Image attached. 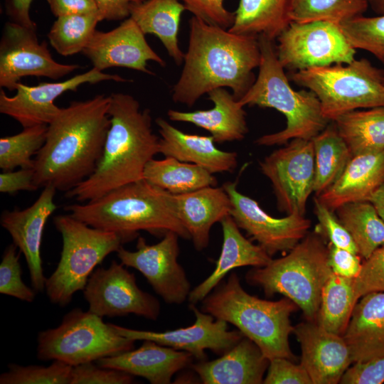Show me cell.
<instances>
[{"label":"cell","instance_id":"1","mask_svg":"<svg viewBox=\"0 0 384 384\" xmlns=\"http://www.w3.org/2000/svg\"><path fill=\"white\" fill-rule=\"evenodd\" d=\"M261 58L258 36L238 34L193 16L183 67L172 89L174 102L192 107L213 90L229 87L238 100L256 78Z\"/></svg>","mask_w":384,"mask_h":384},{"label":"cell","instance_id":"2","mask_svg":"<svg viewBox=\"0 0 384 384\" xmlns=\"http://www.w3.org/2000/svg\"><path fill=\"white\" fill-rule=\"evenodd\" d=\"M110 97L97 95L73 101L48 125L46 142L34 159V183L68 191L87 178L102 157L110 126Z\"/></svg>","mask_w":384,"mask_h":384},{"label":"cell","instance_id":"3","mask_svg":"<svg viewBox=\"0 0 384 384\" xmlns=\"http://www.w3.org/2000/svg\"><path fill=\"white\" fill-rule=\"evenodd\" d=\"M110 97V126L102 157L92 175L65 193L68 198L90 201L142 180L146 164L159 154L151 111L142 110L129 94L112 93Z\"/></svg>","mask_w":384,"mask_h":384},{"label":"cell","instance_id":"4","mask_svg":"<svg viewBox=\"0 0 384 384\" xmlns=\"http://www.w3.org/2000/svg\"><path fill=\"white\" fill-rule=\"evenodd\" d=\"M169 195L143 178L65 210L93 228L119 234L127 242L138 238L140 230L157 237L174 231L189 240V233L169 204Z\"/></svg>","mask_w":384,"mask_h":384},{"label":"cell","instance_id":"5","mask_svg":"<svg viewBox=\"0 0 384 384\" xmlns=\"http://www.w3.org/2000/svg\"><path fill=\"white\" fill-rule=\"evenodd\" d=\"M201 302V311L234 325L270 361L279 357L296 360L289 336L294 329L290 316L299 307L289 298L268 301L251 295L233 272Z\"/></svg>","mask_w":384,"mask_h":384},{"label":"cell","instance_id":"6","mask_svg":"<svg viewBox=\"0 0 384 384\" xmlns=\"http://www.w3.org/2000/svg\"><path fill=\"white\" fill-rule=\"evenodd\" d=\"M261 58L255 82L239 100L245 107L273 108L287 119L284 129L259 137L256 144L270 146L282 145L294 139H312L331 122L323 114L320 102L310 90H294L279 63L274 41L258 36Z\"/></svg>","mask_w":384,"mask_h":384},{"label":"cell","instance_id":"7","mask_svg":"<svg viewBox=\"0 0 384 384\" xmlns=\"http://www.w3.org/2000/svg\"><path fill=\"white\" fill-rule=\"evenodd\" d=\"M329 246L318 232L308 233L285 256L272 260L246 274V281L260 287L267 297L281 294L316 321L322 289L332 274Z\"/></svg>","mask_w":384,"mask_h":384},{"label":"cell","instance_id":"8","mask_svg":"<svg viewBox=\"0 0 384 384\" xmlns=\"http://www.w3.org/2000/svg\"><path fill=\"white\" fill-rule=\"evenodd\" d=\"M53 224L62 236L63 248L45 290L51 303L63 307L84 290L95 268L127 242L117 233L93 228L70 214L55 216Z\"/></svg>","mask_w":384,"mask_h":384},{"label":"cell","instance_id":"9","mask_svg":"<svg viewBox=\"0 0 384 384\" xmlns=\"http://www.w3.org/2000/svg\"><path fill=\"white\" fill-rule=\"evenodd\" d=\"M288 77L315 94L329 121L351 111L384 107V70L366 58L290 72Z\"/></svg>","mask_w":384,"mask_h":384},{"label":"cell","instance_id":"10","mask_svg":"<svg viewBox=\"0 0 384 384\" xmlns=\"http://www.w3.org/2000/svg\"><path fill=\"white\" fill-rule=\"evenodd\" d=\"M134 342L120 335L102 317L75 308L57 327L38 334L36 356L40 361H60L73 367L130 351Z\"/></svg>","mask_w":384,"mask_h":384},{"label":"cell","instance_id":"11","mask_svg":"<svg viewBox=\"0 0 384 384\" xmlns=\"http://www.w3.org/2000/svg\"><path fill=\"white\" fill-rule=\"evenodd\" d=\"M277 40V58L290 72L347 64L356 59V50L340 25L330 21H292Z\"/></svg>","mask_w":384,"mask_h":384},{"label":"cell","instance_id":"12","mask_svg":"<svg viewBox=\"0 0 384 384\" xmlns=\"http://www.w3.org/2000/svg\"><path fill=\"white\" fill-rule=\"evenodd\" d=\"M270 181L278 210L287 215H304L307 201L314 192L315 175L312 139H294L259 163Z\"/></svg>","mask_w":384,"mask_h":384},{"label":"cell","instance_id":"13","mask_svg":"<svg viewBox=\"0 0 384 384\" xmlns=\"http://www.w3.org/2000/svg\"><path fill=\"white\" fill-rule=\"evenodd\" d=\"M83 295L88 310L102 318L135 314L154 321L160 314L158 299L141 289L135 275L115 260L92 272Z\"/></svg>","mask_w":384,"mask_h":384},{"label":"cell","instance_id":"14","mask_svg":"<svg viewBox=\"0 0 384 384\" xmlns=\"http://www.w3.org/2000/svg\"><path fill=\"white\" fill-rule=\"evenodd\" d=\"M178 235L167 232L157 243L149 245L139 236L136 250L122 246L116 252L125 267L140 272L154 292L170 304H181L189 296L191 284L186 272L178 262Z\"/></svg>","mask_w":384,"mask_h":384},{"label":"cell","instance_id":"15","mask_svg":"<svg viewBox=\"0 0 384 384\" xmlns=\"http://www.w3.org/2000/svg\"><path fill=\"white\" fill-rule=\"evenodd\" d=\"M77 64L55 61L46 42L38 40L36 28L16 22L5 24L0 43V86L16 90L25 77H46L57 80L80 68Z\"/></svg>","mask_w":384,"mask_h":384},{"label":"cell","instance_id":"16","mask_svg":"<svg viewBox=\"0 0 384 384\" xmlns=\"http://www.w3.org/2000/svg\"><path fill=\"white\" fill-rule=\"evenodd\" d=\"M223 187L231 201L230 215L271 257L291 250L308 234L311 220L304 215L272 217L255 200L241 193L235 182H227Z\"/></svg>","mask_w":384,"mask_h":384},{"label":"cell","instance_id":"17","mask_svg":"<svg viewBox=\"0 0 384 384\" xmlns=\"http://www.w3.org/2000/svg\"><path fill=\"white\" fill-rule=\"evenodd\" d=\"M106 80L127 82L118 75L105 73L95 68L63 82H43L36 86L19 82L14 96H8L1 89L0 112L14 119L23 128L36 124L48 125L61 110L54 102L58 97L67 91H76L81 85Z\"/></svg>","mask_w":384,"mask_h":384},{"label":"cell","instance_id":"18","mask_svg":"<svg viewBox=\"0 0 384 384\" xmlns=\"http://www.w3.org/2000/svg\"><path fill=\"white\" fill-rule=\"evenodd\" d=\"M196 320L191 326L166 331L132 329L114 324L117 331L132 341H153L161 345L190 353L198 361L206 360V350L222 355L244 336L237 331H229L228 323L189 304Z\"/></svg>","mask_w":384,"mask_h":384},{"label":"cell","instance_id":"19","mask_svg":"<svg viewBox=\"0 0 384 384\" xmlns=\"http://www.w3.org/2000/svg\"><path fill=\"white\" fill-rule=\"evenodd\" d=\"M100 71L113 67H122L152 75L147 68L148 61L160 66L165 61L149 45L145 34L131 17L109 31L96 30L82 52Z\"/></svg>","mask_w":384,"mask_h":384},{"label":"cell","instance_id":"20","mask_svg":"<svg viewBox=\"0 0 384 384\" xmlns=\"http://www.w3.org/2000/svg\"><path fill=\"white\" fill-rule=\"evenodd\" d=\"M55 191L54 186H46L31 206L23 210H4L0 218L1 225L26 259L31 283L36 292H43L46 288L41 246L45 225L57 208L54 202Z\"/></svg>","mask_w":384,"mask_h":384},{"label":"cell","instance_id":"21","mask_svg":"<svg viewBox=\"0 0 384 384\" xmlns=\"http://www.w3.org/2000/svg\"><path fill=\"white\" fill-rule=\"evenodd\" d=\"M300 343L301 364L313 384H336L353 363L343 336L331 333L315 321L307 320L294 326Z\"/></svg>","mask_w":384,"mask_h":384},{"label":"cell","instance_id":"22","mask_svg":"<svg viewBox=\"0 0 384 384\" xmlns=\"http://www.w3.org/2000/svg\"><path fill=\"white\" fill-rule=\"evenodd\" d=\"M169 201L198 251L208 247L212 226L229 215L232 207L223 186H208L178 195L169 193Z\"/></svg>","mask_w":384,"mask_h":384},{"label":"cell","instance_id":"23","mask_svg":"<svg viewBox=\"0 0 384 384\" xmlns=\"http://www.w3.org/2000/svg\"><path fill=\"white\" fill-rule=\"evenodd\" d=\"M141 346L96 361L102 367L126 372L146 379L151 384H168L173 375L191 364L188 352L144 340Z\"/></svg>","mask_w":384,"mask_h":384},{"label":"cell","instance_id":"24","mask_svg":"<svg viewBox=\"0 0 384 384\" xmlns=\"http://www.w3.org/2000/svg\"><path fill=\"white\" fill-rule=\"evenodd\" d=\"M160 134L159 154L203 167L211 174L232 172L238 164V154L225 151L215 145L213 137L184 133L166 119L155 120Z\"/></svg>","mask_w":384,"mask_h":384},{"label":"cell","instance_id":"25","mask_svg":"<svg viewBox=\"0 0 384 384\" xmlns=\"http://www.w3.org/2000/svg\"><path fill=\"white\" fill-rule=\"evenodd\" d=\"M269 363L260 348L243 336L220 358L199 361L192 368L204 384H260Z\"/></svg>","mask_w":384,"mask_h":384},{"label":"cell","instance_id":"26","mask_svg":"<svg viewBox=\"0 0 384 384\" xmlns=\"http://www.w3.org/2000/svg\"><path fill=\"white\" fill-rule=\"evenodd\" d=\"M208 95L213 103L211 109L193 112L169 110L168 117L206 129L217 143L243 139L248 132L244 107L224 87L213 90Z\"/></svg>","mask_w":384,"mask_h":384},{"label":"cell","instance_id":"27","mask_svg":"<svg viewBox=\"0 0 384 384\" xmlns=\"http://www.w3.org/2000/svg\"><path fill=\"white\" fill-rule=\"evenodd\" d=\"M220 223L223 236L220 257L212 273L191 291L189 304L196 305L201 302L233 269L245 266L260 267L272 260L259 245L253 244L242 235L230 215Z\"/></svg>","mask_w":384,"mask_h":384},{"label":"cell","instance_id":"28","mask_svg":"<svg viewBox=\"0 0 384 384\" xmlns=\"http://www.w3.org/2000/svg\"><path fill=\"white\" fill-rule=\"evenodd\" d=\"M384 183V150L353 156L339 178L316 196L329 209L352 202L368 201Z\"/></svg>","mask_w":384,"mask_h":384},{"label":"cell","instance_id":"29","mask_svg":"<svg viewBox=\"0 0 384 384\" xmlns=\"http://www.w3.org/2000/svg\"><path fill=\"white\" fill-rule=\"evenodd\" d=\"M343 337L353 363L384 356V292L359 299Z\"/></svg>","mask_w":384,"mask_h":384},{"label":"cell","instance_id":"30","mask_svg":"<svg viewBox=\"0 0 384 384\" xmlns=\"http://www.w3.org/2000/svg\"><path fill=\"white\" fill-rule=\"evenodd\" d=\"M181 0H146L132 7L130 17L144 34L156 36L177 65L183 63L184 53L178 46V33L183 12Z\"/></svg>","mask_w":384,"mask_h":384},{"label":"cell","instance_id":"31","mask_svg":"<svg viewBox=\"0 0 384 384\" xmlns=\"http://www.w3.org/2000/svg\"><path fill=\"white\" fill-rule=\"evenodd\" d=\"M292 0H240L228 30L243 35H264L275 41L289 26Z\"/></svg>","mask_w":384,"mask_h":384},{"label":"cell","instance_id":"32","mask_svg":"<svg viewBox=\"0 0 384 384\" xmlns=\"http://www.w3.org/2000/svg\"><path fill=\"white\" fill-rule=\"evenodd\" d=\"M144 178L171 194L189 193L204 187L216 186L213 174L198 165L173 157L151 159L144 171Z\"/></svg>","mask_w":384,"mask_h":384},{"label":"cell","instance_id":"33","mask_svg":"<svg viewBox=\"0 0 384 384\" xmlns=\"http://www.w3.org/2000/svg\"><path fill=\"white\" fill-rule=\"evenodd\" d=\"M333 122L352 156L384 150V107L351 111Z\"/></svg>","mask_w":384,"mask_h":384},{"label":"cell","instance_id":"34","mask_svg":"<svg viewBox=\"0 0 384 384\" xmlns=\"http://www.w3.org/2000/svg\"><path fill=\"white\" fill-rule=\"evenodd\" d=\"M312 142L315 164L314 192L318 196L339 178L353 156L333 121Z\"/></svg>","mask_w":384,"mask_h":384},{"label":"cell","instance_id":"35","mask_svg":"<svg viewBox=\"0 0 384 384\" xmlns=\"http://www.w3.org/2000/svg\"><path fill=\"white\" fill-rule=\"evenodd\" d=\"M334 212L351 235L358 254L364 260L384 246V220L370 201L348 203Z\"/></svg>","mask_w":384,"mask_h":384},{"label":"cell","instance_id":"36","mask_svg":"<svg viewBox=\"0 0 384 384\" xmlns=\"http://www.w3.org/2000/svg\"><path fill=\"white\" fill-rule=\"evenodd\" d=\"M358 301L353 279L332 273L322 289L315 321L326 331L343 336Z\"/></svg>","mask_w":384,"mask_h":384},{"label":"cell","instance_id":"37","mask_svg":"<svg viewBox=\"0 0 384 384\" xmlns=\"http://www.w3.org/2000/svg\"><path fill=\"white\" fill-rule=\"evenodd\" d=\"M101 21L99 12L57 17L48 33L50 44L63 56L82 52Z\"/></svg>","mask_w":384,"mask_h":384},{"label":"cell","instance_id":"38","mask_svg":"<svg viewBox=\"0 0 384 384\" xmlns=\"http://www.w3.org/2000/svg\"><path fill=\"white\" fill-rule=\"evenodd\" d=\"M368 8V0H292L290 18L299 23L326 21L340 24L363 15Z\"/></svg>","mask_w":384,"mask_h":384},{"label":"cell","instance_id":"39","mask_svg":"<svg viewBox=\"0 0 384 384\" xmlns=\"http://www.w3.org/2000/svg\"><path fill=\"white\" fill-rule=\"evenodd\" d=\"M48 125L36 124L23 128L14 135L0 139V168L4 171L17 167L33 168V156L43 146L47 136Z\"/></svg>","mask_w":384,"mask_h":384},{"label":"cell","instance_id":"40","mask_svg":"<svg viewBox=\"0 0 384 384\" xmlns=\"http://www.w3.org/2000/svg\"><path fill=\"white\" fill-rule=\"evenodd\" d=\"M339 25L355 49L369 52L384 65V14L362 15Z\"/></svg>","mask_w":384,"mask_h":384},{"label":"cell","instance_id":"41","mask_svg":"<svg viewBox=\"0 0 384 384\" xmlns=\"http://www.w3.org/2000/svg\"><path fill=\"white\" fill-rule=\"evenodd\" d=\"M73 366L53 361L48 366L16 363L0 375V384H70Z\"/></svg>","mask_w":384,"mask_h":384},{"label":"cell","instance_id":"42","mask_svg":"<svg viewBox=\"0 0 384 384\" xmlns=\"http://www.w3.org/2000/svg\"><path fill=\"white\" fill-rule=\"evenodd\" d=\"M14 244L4 250L0 263V293L26 302H33L36 291L22 280V269L19 262L20 253Z\"/></svg>","mask_w":384,"mask_h":384},{"label":"cell","instance_id":"43","mask_svg":"<svg viewBox=\"0 0 384 384\" xmlns=\"http://www.w3.org/2000/svg\"><path fill=\"white\" fill-rule=\"evenodd\" d=\"M353 288L358 300L368 293L384 292V246L362 262L359 274L353 279Z\"/></svg>","mask_w":384,"mask_h":384},{"label":"cell","instance_id":"44","mask_svg":"<svg viewBox=\"0 0 384 384\" xmlns=\"http://www.w3.org/2000/svg\"><path fill=\"white\" fill-rule=\"evenodd\" d=\"M314 203L315 215L329 242L336 247L358 253L351 235L335 215V212L321 202L316 196L314 198Z\"/></svg>","mask_w":384,"mask_h":384},{"label":"cell","instance_id":"45","mask_svg":"<svg viewBox=\"0 0 384 384\" xmlns=\"http://www.w3.org/2000/svg\"><path fill=\"white\" fill-rule=\"evenodd\" d=\"M133 375L88 362L73 367L70 384H130Z\"/></svg>","mask_w":384,"mask_h":384},{"label":"cell","instance_id":"46","mask_svg":"<svg viewBox=\"0 0 384 384\" xmlns=\"http://www.w3.org/2000/svg\"><path fill=\"white\" fill-rule=\"evenodd\" d=\"M186 9L209 24L225 29L232 26L235 13L227 10L224 0H181Z\"/></svg>","mask_w":384,"mask_h":384},{"label":"cell","instance_id":"47","mask_svg":"<svg viewBox=\"0 0 384 384\" xmlns=\"http://www.w3.org/2000/svg\"><path fill=\"white\" fill-rule=\"evenodd\" d=\"M265 384H313L304 367L286 358L271 359L264 378Z\"/></svg>","mask_w":384,"mask_h":384},{"label":"cell","instance_id":"48","mask_svg":"<svg viewBox=\"0 0 384 384\" xmlns=\"http://www.w3.org/2000/svg\"><path fill=\"white\" fill-rule=\"evenodd\" d=\"M384 382V356L355 362L343 374L341 384H381Z\"/></svg>","mask_w":384,"mask_h":384},{"label":"cell","instance_id":"49","mask_svg":"<svg viewBox=\"0 0 384 384\" xmlns=\"http://www.w3.org/2000/svg\"><path fill=\"white\" fill-rule=\"evenodd\" d=\"M329 264L332 272L349 279H355L362 267L361 256L346 249L329 244Z\"/></svg>","mask_w":384,"mask_h":384},{"label":"cell","instance_id":"50","mask_svg":"<svg viewBox=\"0 0 384 384\" xmlns=\"http://www.w3.org/2000/svg\"><path fill=\"white\" fill-rule=\"evenodd\" d=\"M34 174L33 168L4 171L0 174V191L12 194L19 191L37 190L38 188L34 183Z\"/></svg>","mask_w":384,"mask_h":384},{"label":"cell","instance_id":"51","mask_svg":"<svg viewBox=\"0 0 384 384\" xmlns=\"http://www.w3.org/2000/svg\"><path fill=\"white\" fill-rule=\"evenodd\" d=\"M102 21L124 20L130 17L132 6L146 0H95Z\"/></svg>","mask_w":384,"mask_h":384},{"label":"cell","instance_id":"52","mask_svg":"<svg viewBox=\"0 0 384 384\" xmlns=\"http://www.w3.org/2000/svg\"><path fill=\"white\" fill-rule=\"evenodd\" d=\"M47 1L50 11L56 17L98 12L95 0H47Z\"/></svg>","mask_w":384,"mask_h":384},{"label":"cell","instance_id":"53","mask_svg":"<svg viewBox=\"0 0 384 384\" xmlns=\"http://www.w3.org/2000/svg\"><path fill=\"white\" fill-rule=\"evenodd\" d=\"M33 0H11L9 9L14 21L29 28H36L30 17V7Z\"/></svg>","mask_w":384,"mask_h":384},{"label":"cell","instance_id":"54","mask_svg":"<svg viewBox=\"0 0 384 384\" xmlns=\"http://www.w3.org/2000/svg\"><path fill=\"white\" fill-rule=\"evenodd\" d=\"M368 201L373 205L378 215L384 220V183L373 193Z\"/></svg>","mask_w":384,"mask_h":384},{"label":"cell","instance_id":"55","mask_svg":"<svg viewBox=\"0 0 384 384\" xmlns=\"http://www.w3.org/2000/svg\"><path fill=\"white\" fill-rule=\"evenodd\" d=\"M369 7L378 15L384 14V0H368Z\"/></svg>","mask_w":384,"mask_h":384}]
</instances>
